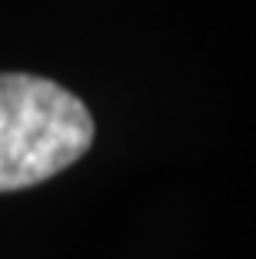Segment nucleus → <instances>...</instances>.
I'll list each match as a JSON object with an SVG mask.
<instances>
[{
  "label": "nucleus",
  "mask_w": 256,
  "mask_h": 259,
  "mask_svg": "<svg viewBox=\"0 0 256 259\" xmlns=\"http://www.w3.org/2000/svg\"><path fill=\"white\" fill-rule=\"evenodd\" d=\"M93 143L83 100L47 76L0 73V193L37 186Z\"/></svg>",
  "instance_id": "f257e3e1"
}]
</instances>
